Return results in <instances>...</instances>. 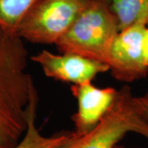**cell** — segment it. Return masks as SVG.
Here are the masks:
<instances>
[{"mask_svg":"<svg viewBox=\"0 0 148 148\" xmlns=\"http://www.w3.org/2000/svg\"><path fill=\"white\" fill-rule=\"evenodd\" d=\"M133 103L139 114L148 123V91L142 95L134 96Z\"/></svg>","mask_w":148,"mask_h":148,"instance_id":"obj_11","label":"cell"},{"mask_svg":"<svg viewBox=\"0 0 148 148\" xmlns=\"http://www.w3.org/2000/svg\"><path fill=\"white\" fill-rule=\"evenodd\" d=\"M36 0H0V28L16 33L24 15Z\"/></svg>","mask_w":148,"mask_h":148,"instance_id":"obj_10","label":"cell"},{"mask_svg":"<svg viewBox=\"0 0 148 148\" xmlns=\"http://www.w3.org/2000/svg\"><path fill=\"white\" fill-rule=\"evenodd\" d=\"M131 88L118 90L115 101L101 121L88 132L70 138L58 148H114L127 134L134 132L148 140V123L137 110Z\"/></svg>","mask_w":148,"mask_h":148,"instance_id":"obj_3","label":"cell"},{"mask_svg":"<svg viewBox=\"0 0 148 148\" xmlns=\"http://www.w3.org/2000/svg\"><path fill=\"white\" fill-rule=\"evenodd\" d=\"M31 59L41 68L46 77L72 85L90 82L97 75L109 72L106 63L74 53H54L43 49Z\"/></svg>","mask_w":148,"mask_h":148,"instance_id":"obj_6","label":"cell"},{"mask_svg":"<svg viewBox=\"0 0 148 148\" xmlns=\"http://www.w3.org/2000/svg\"><path fill=\"white\" fill-rule=\"evenodd\" d=\"M146 27L144 24H135L118 33L106 61L114 78L129 83L147 75L148 67L144 54Z\"/></svg>","mask_w":148,"mask_h":148,"instance_id":"obj_5","label":"cell"},{"mask_svg":"<svg viewBox=\"0 0 148 148\" xmlns=\"http://www.w3.org/2000/svg\"><path fill=\"white\" fill-rule=\"evenodd\" d=\"M110 6L119 30L135 24L148 26V0H111Z\"/></svg>","mask_w":148,"mask_h":148,"instance_id":"obj_9","label":"cell"},{"mask_svg":"<svg viewBox=\"0 0 148 148\" xmlns=\"http://www.w3.org/2000/svg\"><path fill=\"white\" fill-rule=\"evenodd\" d=\"M104 1H106V2H107V3H110L111 0H104Z\"/></svg>","mask_w":148,"mask_h":148,"instance_id":"obj_14","label":"cell"},{"mask_svg":"<svg viewBox=\"0 0 148 148\" xmlns=\"http://www.w3.org/2000/svg\"><path fill=\"white\" fill-rule=\"evenodd\" d=\"M144 54L146 58V63L148 67V26L146 27L145 35H144Z\"/></svg>","mask_w":148,"mask_h":148,"instance_id":"obj_12","label":"cell"},{"mask_svg":"<svg viewBox=\"0 0 148 148\" xmlns=\"http://www.w3.org/2000/svg\"><path fill=\"white\" fill-rule=\"evenodd\" d=\"M90 0H36L22 17L17 36L40 45L56 44Z\"/></svg>","mask_w":148,"mask_h":148,"instance_id":"obj_4","label":"cell"},{"mask_svg":"<svg viewBox=\"0 0 148 148\" xmlns=\"http://www.w3.org/2000/svg\"><path fill=\"white\" fill-rule=\"evenodd\" d=\"M38 93L34 91L29 106L27 129L21 141L13 148H58L69 139L73 132H58L51 136L43 135L36 124Z\"/></svg>","mask_w":148,"mask_h":148,"instance_id":"obj_8","label":"cell"},{"mask_svg":"<svg viewBox=\"0 0 148 148\" xmlns=\"http://www.w3.org/2000/svg\"><path fill=\"white\" fill-rule=\"evenodd\" d=\"M28 52L16 33L0 28V148H13L27 129L36 90L27 71Z\"/></svg>","mask_w":148,"mask_h":148,"instance_id":"obj_1","label":"cell"},{"mask_svg":"<svg viewBox=\"0 0 148 148\" xmlns=\"http://www.w3.org/2000/svg\"><path fill=\"white\" fill-rule=\"evenodd\" d=\"M71 93L77 101V109L72 116L73 133L77 136L90 131L101 121L115 101L118 90L97 87L92 82L71 86Z\"/></svg>","mask_w":148,"mask_h":148,"instance_id":"obj_7","label":"cell"},{"mask_svg":"<svg viewBox=\"0 0 148 148\" xmlns=\"http://www.w3.org/2000/svg\"><path fill=\"white\" fill-rule=\"evenodd\" d=\"M119 31L110 3L104 0H90L55 45L59 52L77 53L106 64Z\"/></svg>","mask_w":148,"mask_h":148,"instance_id":"obj_2","label":"cell"},{"mask_svg":"<svg viewBox=\"0 0 148 148\" xmlns=\"http://www.w3.org/2000/svg\"><path fill=\"white\" fill-rule=\"evenodd\" d=\"M114 148H139V147H124V146H122V145H117L114 147Z\"/></svg>","mask_w":148,"mask_h":148,"instance_id":"obj_13","label":"cell"}]
</instances>
